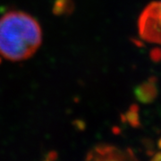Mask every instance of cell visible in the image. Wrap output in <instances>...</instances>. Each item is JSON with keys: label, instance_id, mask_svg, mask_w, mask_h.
<instances>
[{"label": "cell", "instance_id": "cell-1", "mask_svg": "<svg viewBox=\"0 0 161 161\" xmlns=\"http://www.w3.org/2000/svg\"><path fill=\"white\" fill-rule=\"evenodd\" d=\"M42 43V30L31 14L14 10L0 17V56L12 62L31 58Z\"/></svg>", "mask_w": 161, "mask_h": 161}, {"label": "cell", "instance_id": "cell-2", "mask_svg": "<svg viewBox=\"0 0 161 161\" xmlns=\"http://www.w3.org/2000/svg\"><path fill=\"white\" fill-rule=\"evenodd\" d=\"M139 33L146 41L161 44V0L147 6L138 22Z\"/></svg>", "mask_w": 161, "mask_h": 161}, {"label": "cell", "instance_id": "cell-3", "mask_svg": "<svg viewBox=\"0 0 161 161\" xmlns=\"http://www.w3.org/2000/svg\"><path fill=\"white\" fill-rule=\"evenodd\" d=\"M91 154L97 158H93L92 156H89L87 161H131V159L134 158L132 155V157H131V158L129 159L130 157L125 156L116 148L106 145L98 146ZM132 161L136 160L132 159Z\"/></svg>", "mask_w": 161, "mask_h": 161}, {"label": "cell", "instance_id": "cell-4", "mask_svg": "<svg viewBox=\"0 0 161 161\" xmlns=\"http://www.w3.org/2000/svg\"><path fill=\"white\" fill-rule=\"evenodd\" d=\"M57 158H58V154H57L55 151H51V152H49V153L47 154V159L49 161H55L57 159Z\"/></svg>", "mask_w": 161, "mask_h": 161}, {"label": "cell", "instance_id": "cell-5", "mask_svg": "<svg viewBox=\"0 0 161 161\" xmlns=\"http://www.w3.org/2000/svg\"><path fill=\"white\" fill-rule=\"evenodd\" d=\"M150 161H161V152H158Z\"/></svg>", "mask_w": 161, "mask_h": 161}, {"label": "cell", "instance_id": "cell-6", "mask_svg": "<svg viewBox=\"0 0 161 161\" xmlns=\"http://www.w3.org/2000/svg\"><path fill=\"white\" fill-rule=\"evenodd\" d=\"M158 148H159V149H161V139H160V141L158 142Z\"/></svg>", "mask_w": 161, "mask_h": 161}, {"label": "cell", "instance_id": "cell-7", "mask_svg": "<svg viewBox=\"0 0 161 161\" xmlns=\"http://www.w3.org/2000/svg\"><path fill=\"white\" fill-rule=\"evenodd\" d=\"M45 161H49V160H47V159H46V160H45Z\"/></svg>", "mask_w": 161, "mask_h": 161}]
</instances>
